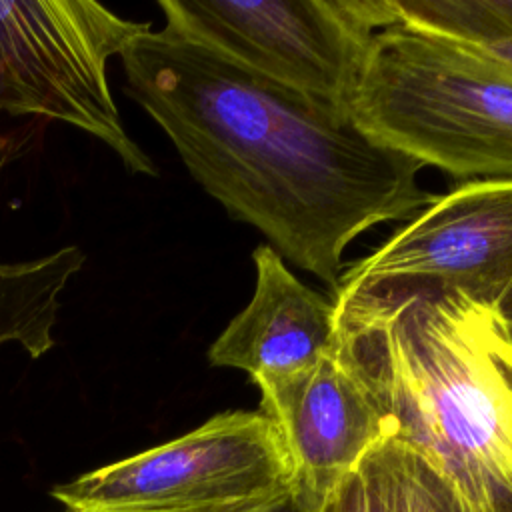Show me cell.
Listing matches in <instances>:
<instances>
[{"label": "cell", "instance_id": "cell-6", "mask_svg": "<svg viewBox=\"0 0 512 512\" xmlns=\"http://www.w3.org/2000/svg\"><path fill=\"white\" fill-rule=\"evenodd\" d=\"M166 26L292 92L346 110L390 0H158Z\"/></svg>", "mask_w": 512, "mask_h": 512}, {"label": "cell", "instance_id": "cell-9", "mask_svg": "<svg viewBox=\"0 0 512 512\" xmlns=\"http://www.w3.org/2000/svg\"><path fill=\"white\" fill-rule=\"evenodd\" d=\"M256 284L250 302L210 344L216 368H236L252 382L312 366L336 346V308L300 282L266 242L252 252Z\"/></svg>", "mask_w": 512, "mask_h": 512}, {"label": "cell", "instance_id": "cell-12", "mask_svg": "<svg viewBox=\"0 0 512 512\" xmlns=\"http://www.w3.org/2000/svg\"><path fill=\"white\" fill-rule=\"evenodd\" d=\"M396 22L460 44L512 40V0H390Z\"/></svg>", "mask_w": 512, "mask_h": 512}, {"label": "cell", "instance_id": "cell-16", "mask_svg": "<svg viewBox=\"0 0 512 512\" xmlns=\"http://www.w3.org/2000/svg\"><path fill=\"white\" fill-rule=\"evenodd\" d=\"M272 512H310L308 508H304L302 506V502L296 498V496H292L290 500H286L284 504H280L278 508H274Z\"/></svg>", "mask_w": 512, "mask_h": 512}, {"label": "cell", "instance_id": "cell-10", "mask_svg": "<svg viewBox=\"0 0 512 512\" xmlns=\"http://www.w3.org/2000/svg\"><path fill=\"white\" fill-rule=\"evenodd\" d=\"M86 256L64 246L26 262H0V346L18 344L32 358L54 348L60 294Z\"/></svg>", "mask_w": 512, "mask_h": 512}, {"label": "cell", "instance_id": "cell-5", "mask_svg": "<svg viewBox=\"0 0 512 512\" xmlns=\"http://www.w3.org/2000/svg\"><path fill=\"white\" fill-rule=\"evenodd\" d=\"M150 28L90 0H0V112L66 122L130 174L158 176L124 130L106 76L108 60Z\"/></svg>", "mask_w": 512, "mask_h": 512}, {"label": "cell", "instance_id": "cell-7", "mask_svg": "<svg viewBox=\"0 0 512 512\" xmlns=\"http://www.w3.org/2000/svg\"><path fill=\"white\" fill-rule=\"evenodd\" d=\"M512 286V180L436 196L380 248L348 266L334 296L434 288L496 308Z\"/></svg>", "mask_w": 512, "mask_h": 512}, {"label": "cell", "instance_id": "cell-13", "mask_svg": "<svg viewBox=\"0 0 512 512\" xmlns=\"http://www.w3.org/2000/svg\"><path fill=\"white\" fill-rule=\"evenodd\" d=\"M406 476L410 512H484L442 468L410 444H406Z\"/></svg>", "mask_w": 512, "mask_h": 512}, {"label": "cell", "instance_id": "cell-17", "mask_svg": "<svg viewBox=\"0 0 512 512\" xmlns=\"http://www.w3.org/2000/svg\"><path fill=\"white\" fill-rule=\"evenodd\" d=\"M6 158H8V142H6L4 136H0V172L6 164Z\"/></svg>", "mask_w": 512, "mask_h": 512}, {"label": "cell", "instance_id": "cell-4", "mask_svg": "<svg viewBox=\"0 0 512 512\" xmlns=\"http://www.w3.org/2000/svg\"><path fill=\"white\" fill-rule=\"evenodd\" d=\"M274 422L226 410L160 446L58 484L66 512H272L294 496Z\"/></svg>", "mask_w": 512, "mask_h": 512}, {"label": "cell", "instance_id": "cell-15", "mask_svg": "<svg viewBox=\"0 0 512 512\" xmlns=\"http://www.w3.org/2000/svg\"><path fill=\"white\" fill-rule=\"evenodd\" d=\"M496 310L500 312V316L504 318V322L508 324L510 332H512V286L508 288V292L504 294V298L498 302Z\"/></svg>", "mask_w": 512, "mask_h": 512}, {"label": "cell", "instance_id": "cell-2", "mask_svg": "<svg viewBox=\"0 0 512 512\" xmlns=\"http://www.w3.org/2000/svg\"><path fill=\"white\" fill-rule=\"evenodd\" d=\"M332 302L334 348L372 392L388 434L484 512H512V332L500 312L434 288Z\"/></svg>", "mask_w": 512, "mask_h": 512}, {"label": "cell", "instance_id": "cell-11", "mask_svg": "<svg viewBox=\"0 0 512 512\" xmlns=\"http://www.w3.org/2000/svg\"><path fill=\"white\" fill-rule=\"evenodd\" d=\"M316 512H410L406 444L392 434L380 438Z\"/></svg>", "mask_w": 512, "mask_h": 512}, {"label": "cell", "instance_id": "cell-14", "mask_svg": "<svg viewBox=\"0 0 512 512\" xmlns=\"http://www.w3.org/2000/svg\"><path fill=\"white\" fill-rule=\"evenodd\" d=\"M472 50H476L478 54L494 60L496 64H500L502 68L512 72V40L506 42H484V44H464Z\"/></svg>", "mask_w": 512, "mask_h": 512}, {"label": "cell", "instance_id": "cell-8", "mask_svg": "<svg viewBox=\"0 0 512 512\" xmlns=\"http://www.w3.org/2000/svg\"><path fill=\"white\" fill-rule=\"evenodd\" d=\"M254 384L260 412L274 422L286 446L294 496L310 512L388 434L372 392L336 348L304 370Z\"/></svg>", "mask_w": 512, "mask_h": 512}, {"label": "cell", "instance_id": "cell-3", "mask_svg": "<svg viewBox=\"0 0 512 512\" xmlns=\"http://www.w3.org/2000/svg\"><path fill=\"white\" fill-rule=\"evenodd\" d=\"M348 114L422 166L462 182L512 180V72L460 42L400 22L378 30Z\"/></svg>", "mask_w": 512, "mask_h": 512}, {"label": "cell", "instance_id": "cell-1", "mask_svg": "<svg viewBox=\"0 0 512 512\" xmlns=\"http://www.w3.org/2000/svg\"><path fill=\"white\" fill-rule=\"evenodd\" d=\"M120 58L124 92L166 132L204 192L332 294L360 234L408 222L436 198L418 182L422 164L372 140L346 110L170 26L138 34Z\"/></svg>", "mask_w": 512, "mask_h": 512}]
</instances>
